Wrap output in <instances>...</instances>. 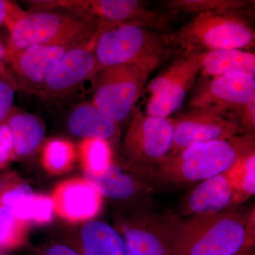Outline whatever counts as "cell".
<instances>
[{
	"mask_svg": "<svg viewBox=\"0 0 255 255\" xmlns=\"http://www.w3.org/2000/svg\"><path fill=\"white\" fill-rule=\"evenodd\" d=\"M179 216V215H178ZM255 209H233L213 215L179 217L174 255H242L255 250Z\"/></svg>",
	"mask_w": 255,
	"mask_h": 255,
	"instance_id": "6da1fadb",
	"label": "cell"
},
{
	"mask_svg": "<svg viewBox=\"0 0 255 255\" xmlns=\"http://www.w3.org/2000/svg\"><path fill=\"white\" fill-rule=\"evenodd\" d=\"M255 135H235L228 140L195 144L174 156H166L144 176L161 186L180 187L203 182L231 168Z\"/></svg>",
	"mask_w": 255,
	"mask_h": 255,
	"instance_id": "7a4b0ae2",
	"label": "cell"
},
{
	"mask_svg": "<svg viewBox=\"0 0 255 255\" xmlns=\"http://www.w3.org/2000/svg\"><path fill=\"white\" fill-rule=\"evenodd\" d=\"M182 53L170 34L135 25H115L95 37L94 53L102 68L132 64L153 72Z\"/></svg>",
	"mask_w": 255,
	"mask_h": 255,
	"instance_id": "3957f363",
	"label": "cell"
},
{
	"mask_svg": "<svg viewBox=\"0 0 255 255\" xmlns=\"http://www.w3.org/2000/svg\"><path fill=\"white\" fill-rule=\"evenodd\" d=\"M100 28L95 18L73 10L34 8L9 32L7 46L13 49L35 46L72 48L93 39Z\"/></svg>",
	"mask_w": 255,
	"mask_h": 255,
	"instance_id": "277c9868",
	"label": "cell"
},
{
	"mask_svg": "<svg viewBox=\"0 0 255 255\" xmlns=\"http://www.w3.org/2000/svg\"><path fill=\"white\" fill-rule=\"evenodd\" d=\"M170 38L184 53L212 50H249L255 48L254 26L243 10H221L199 13L184 23Z\"/></svg>",
	"mask_w": 255,
	"mask_h": 255,
	"instance_id": "5b68a950",
	"label": "cell"
},
{
	"mask_svg": "<svg viewBox=\"0 0 255 255\" xmlns=\"http://www.w3.org/2000/svg\"><path fill=\"white\" fill-rule=\"evenodd\" d=\"M178 214L157 209L147 200L131 205L119 220L127 255H174Z\"/></svg>",
	"mask_w": 255,
	"mask_h": 255,
	"instance_id": "8992f818",
	"label": "cell"
},
{
	"mask_svg": "<svg viewBox=\"0 0 255 255\" xmlns=\"http://www.w3.org/2000/svg\"><path fill=\"white\" fill-rule=\"evenodd\" d=\"M152 71L132 64L102 68L92 78L94 105L120 124L133 113Z\"/></svg>",
	"mask_w": 255,
	"mask_h": 255,
	"instance_id": "52a82bcc",
	"label": "cell"
},
{
	"mask_svg": "<svg viewBox=\"0 0 255 255\" xmlns=\"http://www.w3.org/2000/svg\"><path fill=\"white\" fill-rule=\"evenodd\" d=\"M47 5L88 15L100 23V31L127 23L170 34L175 19V14L148 9L137 0H50Z\"/></svg>",
	"mask_w": 255,
	"mask_h": 255,
	"instance_id": "ba28073f",
	"label": "cell"
},
{
	"mask_svg": "<svg viewBox=\"0 0 255 255\" xmlns=\"http://www.w3.org/2000/svg\"><path fill=\"white\" fill-rule=\"evenodd\" d=\"M206 53H179L162 73L147 85L150 97L146 114L150 117L169 118L182 108L188 92L201 72Z\"/></svg>",
	"mask_w": 255,
	"mask_h": 255,
	"instance_id": "9c48e42d",
	"label": "cell"
},
{
	"mask_svg": "<svg viewBox=\"0 0 255 255\" xmlns=\"http://www.w3.org/2000/svg\"><path fill=\"white\" fill-rule=\"evenodd\" d=\"M170 118L150 117L133 112L124 142V150L130 163L144 175L155 168L170 150L174 137Z\"/></svg>",
	"mask_w": 255,
	"mask_h": 255,
	"instance_id": "30bf717a",
	"label": "cell"
},
{
	"mask_svg": "<svg viewBox=\"0 0 255 255\" xmlns=\"http://www.w3.org/2000/svg\"><path fill=\"white\" fill-rule=\"evenodd\" d=\"M174 130L167 156H174L195 144L228 140L238 135L239 124L229 111L189 109L172 119Z\"/></svg>",
	"mask_w": 255,
	"mask_h": 255,
	"instance_id": "8fae6325",
	"label": "cell"
},
{
	"mask_svg": "<svg viewBox=\"0 0 255 255\" xmlns=\"http://www.w3.org/2000/svg\"><path fill=\"white\" fill-rule=\"evenodd\" d=\"M204 78L193 92L188 108L230 112L255 103L253 77L234 73Z\"/></svg>",
	"mask_w": 255,
	"mask_h": 255,
	"instance_id": "7c38bea8",
	"label": "cell"
},
{
	"mask_svg": "<svg viewBox=\"0 0 255 255\" xmlns=\"http://www.w3.org/2000/svg\"><path fill=\"white\" fill-rule=\"evenodd\" d=\"M95 37L65 52L52 69L38 95L46 100L65 97L75 91L82 82L95 76L102 68L94 53Z\"/></svg>",
	"mask_w": 255,
	"mask_h": 255,
	"instance_id": "4fadbf2b",
	"label": "cell"
},
{
	"mask_svg": "<svg viewBox=\"0 0 255 255\" xmlns=\"http://www.w3.org/2000/svg\"><path fill=\"white\" fill-rule=\"evenodd\" d=\"M69 48L47 46L22 49L8 48V65L16 79L18 89L38 95L52 69Z\"/></svg>",
	"mask_w": 255,
	"mask_h": 255,
	"instance_id": "5bb4252c",
	"label": "cell"
},
{
	"mask_svg": "<svg viewBox=\"0 0 255 255\" xmlns=\"http://www.w3.org/2000/svg\"><path fill=\"white\" fill-rule=\"evenodd\" d=\"M242 204L227 171L201 182L184 198L179 217L220 214Z\"/></svg>",
	"mask_w": 255,
	"mask_h": 255,
	"instance_id": "9a60e30c",
	"label": "cell"
},
{
	"mask_svg": "<svg viewBox=\"0 0 255 255\" xmlns=\"http://www.w3.org/2000/svg\"><path fill=\"white\" fill-rule=\"evenodd\" d=\"M54 211L69 222L93 219L102 208L103 196L85 178L60 182L51 196Z\"/></svg>",
	"mask_w": 255,
	"mask_h": 255,
	"instance_id": "2e32d148",
	"label": "cell"
},
{
	"mask_svg": "<svg viewBox=\"0 0 255 255\" xmlns=\"http://www.w3.org/2000/svg\"><path fill=\"white\" fill-rule=\"evenodd\" d=\"M84 178L102 196L130 202L131 205L150 200L149 196L153 191L152 184L143 175L126 172L113 162L98 175L84 172Z\"/></svg>",
	"mask_w": 255,
	"mask_h": 255,
	"instance_id": "e0dca14e",
	"label": "cell"
},
{
	"mask_svg": "<svg viewBox=\"0 0 255 255\" xmlns=\"http://www.w3.org/2000/svg\"><path fill=\"white\" fill-rule=\"evenodd\" d=\"M69 132L80 138H93L114 142L120 135L119 124L92 103L75 107L68 120Z\"/></svg>",
	"mask_w": 255,
	"mask_h": 255,
	"instance_id": "ac0fdd59",
	"label": "cell"
},
{
	"mask_svg": "<svg viewBox=\"0 0 255 255\" xmlns=\"http://www.w3.org/2000/svg\"><path fill=\"white\" fill-rule=\"evenodd\" d=\"M65 244L80 255H127L123 236L103 221H89L76 240Z\"/></svg>",
	"mask_w": 255,
	"mask_h": 255,
	"instance_id": "d6986e66",
	"label": "cell"
},
{
	"mask_svg": "<svg viewBox=\"0 0 255 255\" xmlns=\"http://www.w3.org/2000/svg\"><path fill=\"white\" fill-rule=\"evenodd\" d=\"M14 139V159L31 155L44 140L46 128L33 114L11 111L6 119Z\"/></svg>",
	"mask_w": 255,
	"mask_h": 255,
	"instance_id": "ffe728a7",
	"label": "cell"
},
{
	"mask_svg": "<svg viewBox=\"0 0 255 255\" xmlns=\"http://www.w3.org/2000/svg\"><path fill=\"white\" fill-rule=\"evenodd\" d=\"M201 72L204 77L240 73L255 78V53L239 49L208 52L203 59Z\"/></svg>",
	"mask_w": 255,
	"mask_h": 255,
	"instance_id": "44dd1931",
	"label": "cell"
},
{
	"mask_svg": "<svg viewBox=\"0 0 255 255\" xmlns=\"http://www.w3.org/2000/svg\"><path fill=\"white\" fill-rule=\"evenodd\" d=\"M34 194L28 184L13 174L0 180V204L21 221H31Z\"/></svg>",
	"mask_w": 255,
	"mask_h": 255,
	"instance_id": "7402d4cb",
	"label": "cell"
},
{
	"mask_svg": "<svg viewBox=\"0 0 255 255\" xmlns=\"http://www.w3.org/2000/svg\"><path fill=\"white\" fill-rule=\"evenodd\" d=\"M242 204L255 194V142L243 150L227 170Z\"/></svg>",
	"mask_w": 255,
	"mask_h": 255,
	"instance_id": "603a6c76",
	"label": "cell"
},
{
	"mask_svg": "<svg viewBox=\"0 0 255 255\" xmlns=\"http://www.w3.org/2000/svg\"><path fill=\"white\" fill-rule=\"evenodd\" d=\"M255 1L249 0H170L164 1L166 12L199 14L209 11L243 10L247 11Z\"/></svg>",
	"mask_w": 255,
	"mask_h": 255,
	"instance_id": "cb8c5ba5",
	"label": "cell"
},
{
	"mask_svg": "<svg viewBox=\"0 0 255 255\" xmlns=\"http://www.w3.org/2000/svg\"><path fill=\"white\" fill-rule=\"evenodd\" d=\"M76 159L75 146L62 139L50 140L43 149L41 162L48 173L60 175L73 168Z\"/></svg>",
	"mask_w": 255,
	"mask_h": 255,
	"instance_id": "d4e9b609",
	"label": "cell"
},
{
	"mask_svg": "<svg viewBox=\"0 0 255 255\" xmlns=\"http://www.w3.org/2000/svg\"><path fill=\"white\" fill-rule=\"evenodd\" d=\"M79 157L84 172L98 175L112 163L110 144L99 139H82L79 145Z\"/></svg>",
	"mask_w": 255,
	"mask_h": 255,
	"instance_id": "484cf974",
	"label": "cell"
},
{
	"mask_svg": "<svg viewBox=\"0 0 255 255\" xmlns=\"http://www.w3.org/2000/svg\"><path fill=\"white\" fill-rule=\"evenodd\" d=\"M28 224L0 204V251H13L24 246L28 239Z\"/></svg>",
	"mask_w": 255,
	"mask_h": 255,
	"instance_id": "4316f807",
	"label": "cell"
},
{
	"mask_svg": "<svg viewBox=\"0 0 255 255\" xmlns=\"http://www.w3.org/2000/svg\"><path fill=\"white\" fill-rule=\"evenodd\" d=\"M18 90L16 79L9 67L0 71V124L6 122L13 110Z\"/></svg>",
	"mask_w": 255,
	"mask_h": 255,
	"instance_id": "83f0119b",
	"label": "cell"
},
{
	"mask_svg": "<svg viewBox=\"0 0 255 255\" xmlns=\"http://www.w3.org/2000/svg\"><path fill=\"white\" fill-rule=\"evenodd\" d=\"M54 206L51 196L35 194L31 221L38 225H46L53 219Z\"/></svg>",
	"mask_w": 255,
	"mask_h": 255,
	"instance_id": "f1b7e54d",
	"label": "cell"
},
{
	"mask_svg": "<svg viewBox=\"0 0 255 255\" xmlns=\"http://www.w3.org/2000/svg\"><path fill=\"white\" fill-rule=\"evenodd\" d=\"M230 112L234 114L239 124L238 135H255V103L242 106Z\"/></svg>",
	"mask_w": 255,
	"mask_h": 255,
	"instance_id": "f546056e",
	"label": "cell"
},
{
	"mask_svg": "<svg viewBox=\"0 0 255 255\" xmlns=\"http://www.w3.org/2000/svg\"><path fill=\"white\" fill-rule=\"evenodd\" d=\"M25 14L26 11L16 3L7 0H0V28L5 27L11 31Z\"/></svg>",
	"mask_w": 255,
	"mask_h": 255,
	"instance_id": "4dcf8cb0",
	"label": "cell"
},
{
	"mask_svg": "<svg viewBox=\"0 0 255 255\" xmlns=\"http://www.w3.org/2000/svg\"><path fill=\"white\" fill-rule=\"evenodd\" d=\"M14 159V139L6 122L0 124V169Z\"/></svg>",
	"mask_w": 255,
	"mask_h": 255,
	"instance_id": "1f68e13d",
	"label": "cell"
},
{
	"mask_svg": "<svg viewBox=\"0 0 255 255\" xmlns=\"http://www.w3.org/2000/svg\"><path fill=\"white\" fill-rule=\"evenodd\" d=\"M41 255H80L72 247L65 243H55L47 247Z\"/></svg>",
	"mask_w": 255,
	"mask_h": 255,
	"instance_id": "d6a6232c",
	"label": "cell"
},
{
	"mask_svg": "<svg viewBox=\"0 0 255 255\" xmlns=\"http://www.w3.org/2000/svg\"><path fill=\"white\" fill-rule=\"evenodd\" d=\"M9 62V50L7 44H5L0 40V71L8 66Z\"/></svg>",
	"mask_w": 255,
	"mask_h": 255,
	"instance_id": "836d02e7",
	"label": "cell"
},
{
	"mask_svg": "<svg viewBox=\"0 0 255 255\" xmlns=\"http://www.w3.org/2000/svg\"><path fill=\"white\" fill-rule=\"evenodd\" d=\"M242 255H255V250H252V251L248 252V253H245V254Z\"/></svg>",
	"mask_w": 255,
	"mask_h": 255,
	"instance_id": "e575fe53",
	"label": "cell"
},
{
	"mask_svg": "<svg viewBox=\"0 0 255 255\" xmlns=\"http://www.w3.org/2000/svg\"><path fill=\"white\" fill-rule=\"evenodd\" d=\"M0 255H4L1 254V253H0Z\"/></svg>",
	"mask_w": 255,
	"mask_h": 255,
	"instance_id": "d590c367",
	"label": "cell"
}]
</instances>
